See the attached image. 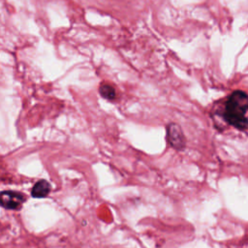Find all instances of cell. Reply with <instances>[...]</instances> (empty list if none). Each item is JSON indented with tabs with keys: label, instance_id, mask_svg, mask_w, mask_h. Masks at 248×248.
<instances>
[{
	"label": "cell",
	"instance_id": "3957f363",
	"mask_svg": "<svg viewBox=\"0 0 248 248\" xmlns=\"http://www.w3.org/2000/svg\"><path fill=\"white\" fill-rule=\"evenodd\" d=\"M167 139L170 145L176 149L182 150L186 145V139L181 127L176 123H170L167 127Z\"/></svg>",
	"mask_w": 248,
	"mask_h": 248
},
{
	"label": "cell",
	"instance_id": "277c9868",
	"mask_svg": "<svg viewBox=\"0 0 248 248\" xmlns=\"http://www.w3.org/2000/svg\"><path fill=\"white\" fill-rule=\"evenodd\" d=\"M51 190V186L48 181L45 179H41L37 181L31 190V196L35 199H43L46 198Z\"/></svg>",
	"mask_w": 248,
	"mask_h": 248
},
{
	"label": "cell",
	"instance_id": "5b68a950",
	"mask_svg": "<svg viewBox=\"0 0 248 248\" xmlns=\"http://www.w3.org/2000/svg\"><path fill=\"white\" fill-rule=\"evenodd\" d=\"M99 93L103 98L109 101L114 100L116 97L115 89L108 83H102L99 87Z\"/></svg>",
	"mask_w": 248,
	"mask_h": 248
},
{
	"label": "cell",
	"instance_id": "7a4b0ae2",
	"mask_svg": "<svg viewBox=\"0 0 248 248\" xmlns=\"http://www.w3.org/2000/svg\"><path fill=\"white\" fill-rule=\"evenodd\" d=\"M26 201L25 195L13 190H5L0 192V205L6 209L17 210L21 208Z\"/></svg>",
	"mask_w": 248,
	"mask_h": 248
},
{
	"label": "cell",
	"instance_id": "6da1fadb",
	"mask_svg": "<svg viewBox=\"0 0 248 248\" xmlns=\"http://www.w3.org/2000/svg\"><path fill=\"white\" fill-rule=\"evenodd\" d=\"M248 97L245 91L235 90L226 100L222 117L231 126L240 131L247 129Z\"/></svg>",
	"mask_w": 248,
	"mask_h": 248
}]
</instances>
